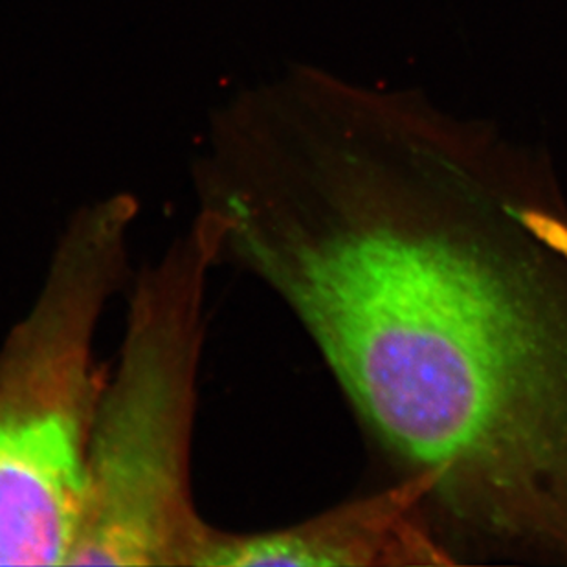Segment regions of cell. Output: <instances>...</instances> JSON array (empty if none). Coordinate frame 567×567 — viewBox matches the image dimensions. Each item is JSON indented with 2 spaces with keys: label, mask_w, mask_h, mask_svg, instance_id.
<instances>
[{
  "label": "cell",
  "mask_w": 567,
  "mask_h": 567,
  "mask_svg": "<svg viewBox=\"0 0 567 567\" xmlns=\"http://www.w3.org/2000/svg\"><path fill=\"white\" fill-rule=\"evenodd\" d=\"M435 566L454 564L435 536L424 488L399 480L382 493L300 524L259 533L215 530L203 567Z\"/></svg>",
  "instance_id": "277c9868"
},
{
  "label": "cell",
  "mask_w": 567,
  "mask_h": 567,
  "mask_svg": "<svg viewBox=\"0 0 567 567\" xmlns=\"http://www.w3.org/2000/svg\"><path fill=\"white\" fill-rule=\"evenodd\" d=\"M203 206L287 303L454 564L567 566V206L540 151L300 69L241 97Z\"/></svg>",
  "instance_id": "6da1fadb"
},
{
  "label": "cell",
  "mask_w": 567,
  "mask_h": 567,
  "mask_svg": "<svg viewBox=\"0 0 567 567\" xmlns=\"http://www.w3.org/2000/svg\"><path fill=\"white\" fill-rule=\"evenodd\" d=\"M131 195L83 206L0 348V566H69L109 368L97 327L127 272Z\"/></svg>",
  "instance_id": "3957f363"
},
{
  "label": "cell",
  "mask_w": 567,
  "mask_h": 567,
  "mask_svg": "<svg viewBox=\"0 0 567 567\" xmlns=\"http://www.w3.org/2000/svg\"><path fill=\"white\" fill-rule=\"evenodd\" d=\"M223 234L200 209L136 276L124 342L92 429L69 566L203 567L215 527L193 496V426L206 285Z\"/></svg>",
  "instance_id": "7a4b0ae2"
}]
</instances>
